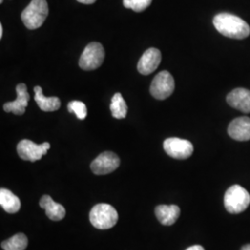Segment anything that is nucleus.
Masks as SVG:
<instances>
[{
  "label": "nucleus",
  "instance_id": "6ab92c4d",
  "mask_svg": "<svg viewBox=\"0 0 250 250\" xmlns=\"http://www.w3.org/2000/svg\"><path fill=\"white\" fill-rule=\"evenodd\" d=\"M28 246V239L23 233H17L8 240L1 243V247L4 250H24Z\"/></svg>",
  "mask_w": 250,
  "mask_h": 250
},
{
  "label": "nucleus",
  "instance_id": "2eb2a0df",
  "mask_svg": "<svg viewBox=\"0 0 250 250\" xmlns=\"http://www.w3.org/2000/svg\"><path fill=\"white\" fill-rule=\"evenodd\" d=\"M181 213L180 208L176 205H160L155 208V214L160 223L170 226L178 220Z\"/></svg>",
  "mask_w": 250,
  "mask_h": 250
},
{
  "label": "nucleus",
  "instance_id": "ddd939ff",
  "mask_svg": "<svg viewBox=\"0 0 250 250\" xmlns=\"http://www.w3.org/2000/svg\"><path fill=\"white\" fill-rule=\"evenodd\" d=\"M227 103L244 113H250V91L245 88L232 90L226 98Z\"/></svg>",
  "mask_w": 250,
  "mask_h": 250
},
{
  "label": "nucleus",
  "instance_id": "1a4fd4ad",
  "mask_svg": "<svg viewBox=\"0 0 250 250\" xmlns=\"http://www.w3.org/2000/svg\"><path fill=\"white\" fill-rule=\"evenodd\" d=\"M120 163V159L115 153L103 152L91 163V170L97 175H105L117 170Z\"/></svg>",
  "mask_w": 250,
  "mask_h": 250
},
{
  "label": "nucleus",
  "instance_id": "a878e982",
  "mask_svg": "<svg viewBox=\"0 0 250 250\" xmlns=\"http://www.w3.org/2000/svg\"><path fill=\"white\" fill-rule=\"evenodd\" d=\"M0 3H3V0H0Z\"/></svg>",
  "mask_w": 250,
  "mask_h": 250
},
{
  "label": "nucleus",
  "instance_id": "a211bd4d",
  "mask_svg": "<svg viewBox=\"0 0 250 250\" xmlns=\"http://www.w3.org/2000/svg\"><path fill=\"white\" fill-rule=\"evenodd\" d=\"M110 111L115 119H125L127 115L128 107L125 99L120 93H116L111 99Z\"/></svg>",
  "mask_w": 250,
  "mask_h": 250
},
{
  "label": "nucleus",
  "instance_id": "0eeeda50",
  "mask_svg": "<svg viewBox=\"0 0 250 250\" xmlns=\"http://www.w3.org/2000/svg\"><path fill=\"white\" fill-rule=\"evenodd\" d=\"M163 148L170 157L177 160L188 159L194 152V146L190 141L177 137L166 139L163 143Z\"/></svg>",
  "mask_w": 250,
  "mask_h": 250
},
{
  "label": "nucleus",
  "instance_id": "7ed1b4c3",
  "mask_svg": "<svg viewBox=\"0 0 250 250\" xmlns=\"http://www.w3.org/2000/svg\"><path fill=\"white\" fill-rule=\"evenodd\" d=\"M89 218L94 227L100 230H107L117 224L119 216L112 206L101 203L93 207L90 211Z\"/></svg>",
  "mask_w": 250,
  "mask_h": 250
},
{
  "label": "nucleus",
  "instance_id": "39448f33",
  "mask_svg": "<svg viewBox=\"0 0 250 250\" xmlns=\"http://www.w3.org/2000/svg\"><path fill=\"white\" fill-rule=\"evenodd\" d=\"M105 59L103 45L98 42L90 43L81 55L79 66L84 71H93L99 68Z\"/></svg>",
  "mask_w": 250,
  "mask_h": 250
},
{
  "label": "nucleus",
  "instance_id": "4468645a",
  "mask_svg": "<svg viewBox=\"0 0 250 250\" xmlns=\"http://www.w3.org/2000/svg\"><path fill=\"white\" fill-rule=\"evenodd\" d=\"M39 205L45 210L46 216L52 221H62L66 215V210L64 207L57 202H55L51 197L45 195L40 199Z\"/></svg>",
  "mask_w": 250,
  "mask_h": 250
},
{
  "label": "nucleus",
  "instance_id": "aec40b11",
  "mask_svg": "<svg viewBox=\"0 0 250 250\" xmlns=\"http://www.w3.org/2000/svg\"><path fill=\"white\" fill-rule=\"evenodd\" d=\"M68 110L71 113H75L79 120H84L87 116V107L84 103L78 100H74L68 104Z\"/></svg>",
  "mask_w": 250,
  "mask_h": 250
},
{
  "label": "nucleus",
  "instance_id": "423d86ee",
  "mask_svg": "<svg viewBox=\"0 0 250 250\" xmlns=\"http://www.w3.org/2000/svg\"><path fill=\"white\" fill-rule=\"evenodd\" d=\"M175 88V83L172 75L167 71L158 73L150 86V94L153 98L159 100H164L169 98Z\"/></svg>",
  "mask_w": 250,
  "mask_h": 250
},
{
  "label": "nucleus",
  "instance_id": "f257e3e1",
  "mask_svg": "<svg viewBox=\"0 0 250 250\" xmlns=\"http://www.w3.org/2000/svg\"><path fill=\"white\" fill-rule=\"evenodd\" d=\"M216 30L223 36L244 39L250 35V27L244 20L230 13H220L213 19Z\"/></svg>",
  "mask_w": 250,
  "mask_h": 250
},
{
  "label": "nucleus",
  "instance_id": "b1692460",
  "mask_svg": "<svg viewBox=\"0 0 250 250\" xmlns=\"http://www.w3.org/2000/svg\"><path fill=\"white\" fill-rule=\"evenodd\" d=\"M241 250H250V245H246L242 248Z\"/></svg>",
  "mask_w": 250,
  "mask_h": 250
},
{
  "label": "nucleus",
  "instance_id": "9b49d317",
  "mask_svg": "<svg viewBox=\"0 0 250 250\" xmlns=\"http://www.w3.org/2000/svg\"><path fill=\"white\" fill-rule=\"evenodd\" d=\"M17 99L13 102H8L4 105V110L6 112H12L16 115H22L25 112L28 101L30 100V95L27 91L26 84L19 83L16 86Z\"/></svg>",
  "mask_w": 250,
  "mask_h": 250
},
{
  "label": "nucleus",
  "instance_id": "f8f14e48",
  "mask_svg": "<svg viewBox=\"0 0 250 250\" xmlns=\"http://www.w3.org/2000/svg\"><path fill=\"white\" fill-rule=\"evenodd\" d=\"M228 134L236 141L250 140V118L239 117L234 119L228 127Z\"/></svg>",
  "mask_w": 250,
  "mask_h": 250
},
{
  "label": "nucleus",
  "instance_id": "f03ea898",
  "mask_svg": "<svg viewBox=\"0 0 250 250\" xmlns=\"http://www.w3.org/2000/svg\"><path fill=\"white\" fill-rule=\"evenodd\" d=\"M49 13L46 0H32L21 13V21L26 28L36 30L42 26Z\"/></svg>",
  "mask_w": 250,
  "mask_h": 250
},
{
  "label": "nucleus",
  "instance_id": "4be33fe9",
  "mask_svg": "<svg viewBox=\"0 0 250 250\" xmlns=\"http://www.w3.org/2000/svg\"><path fill=\"white\" fill-rule=\"evenodd\" d=\"M78 2H80L82 4H86V5H90V4H94L97 0H77Z\"/></svg>",
  "mask_w": 250,
  "mask_h": 250
},
{
  "label": "nucleus",
  "instance_id": "dca6fc26",
  "mask_svg": "<svg viewBox=\"0 0 250 250\" xmlns=\"http://www.w3.org/2000/svg\"><path fill=\"white\" fill-rule=\"evenodd\" d=\"M34 91H35V100L41 110L51 112V111L58 110L61 107L62 103L60 99L56 97L46 98L43 94V89L41 86H36Z\"/></svg>",
  "mask_w": 250,
  "mask_h": 250
},
{
  "label": "nucleus",
  "instance_id": "f3484780",
  "mask_svg": "<svg viewBox=\"0 0 250 250\" xmlns=\"http://www.w3.org/2000/svg\"><path fill=\"white\" fill-rule=\"evenodd\" d=\"M0 205L8 213H16L21 208V201L11 191L5 188L0 190Z\"/></svg>",
  "mask_w": 250,
  "mask_h": 250
},
{
  "label": "nucleus",
  "instance_id": "9d476101",
  "mask_svg": "<svg viewBox=\"0 0 250 250\" xmlns=\"http://www.w3.org/2000/svg\"><path fill=\"white\" fill-rule=\"evenodd\" d=\"M161 62V51L158 48L150 47L143 54V56L139 60L137 64V70L143 75H148L158 69Z\"/></svg>",
  "mask_w": 250,
  "mask_h": 250
},
{
  "label": "nucleus",
  "instance_id": "393cba45",
  "mask_svg": "<svg viewBox=\"0 0 250 250\" xmlns=\"http://www.w3.org/2000/svg\"><path fill=\"white\" fill-rule=\"evenodd\" d=\"M3 36V26L2 24H0V38H2Z\"/></svg>",
  "mask_w": 250,
  "mask_h": 250
},
{
  "label": "nucleus",
  "instance_id": "412c9836",
  "mask_svg": "<svg viewBox=\"0 0 250 250\" xmlns=\"http://www.w3.org/2000/svg\"><path fill=\"white\" fill-rule=\"evenodd\" d=\"M152 0H124L126 9H133L135 12H141L151 4Z\"/></svg>",
  "mask_w": 250,
  "mask_h": 250
},
{
  "label": "nucleus",
  "instance_id": "6e6552de",
  "mask_svg": "<svg viewBox=\"0 0 250 250\" xmlns=\"http://www.w3.org/2000/svg\"><path fill=\"white\" fill-rule=\"evenodd\" d=\"M50 148V144L45 142L41 145L34 143L31 140L23 139L17 146V152L23 161H39Z\"/></svg>",
  "mask_w": 250,
  "mask_h": 250
},
{
  "label": "nucleus",
  "instance_id": "20e7f679",
  "mask_svg": "<svg viewBox=\"0 0 250 250\" xmlns=\"http://www.w3.org/2000/svg\"><path fill=\"white\" fill-rule=\"evenodd\" d=\"M250 204V193L238 185L229 188L224 195V207L232 214L241 213Z\"/></svg>",
  "mask_w": 250,
  "mask_h": 250
},
{
  "label": "nucleus",
  "instance_id": "5701e85b",
  "mask_svg": "<svg viewBox=\"0 0 250 250\" xmlns=\"http://www.w3.org/2000/svg\"><path fill=\"white\" fill-rule=\"evenodd\" d=\"M187 250H204V248L203 247H201V246H198V245H196V246H192V247H190V248H188Z\"/></svg>",
  "mask_w": 250,
  "mask_h": 250
}]
</instances>
